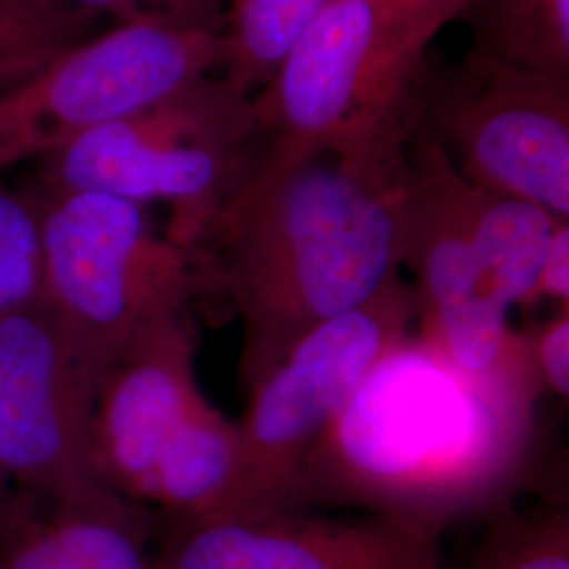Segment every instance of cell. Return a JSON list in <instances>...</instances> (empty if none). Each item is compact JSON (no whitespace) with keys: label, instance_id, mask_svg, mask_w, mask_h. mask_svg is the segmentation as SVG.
I'll list each match as a JSON object with an SVG mask.
<instances>
[{"label":"cell","instance_id":"cell-24","mask_svg":"<svg viewBox=\"0 0 569 569\" xmlns=\"http://www.w3.org/2000/svg\"><path fill=\"white\" fill-rule=\"evenodd\" d=\"M540 298L569 308V222H561L555 230L540 274Z\"/></svg>","mask_w":569,"mask_h":569},{"label":"cell","instance_id":"cell-4","mask_svg":"<svg viewBox=\"0 0 569 569\" xmlns=\"http://www.w3.org/2000/svg\"><path fill=\"white\" fill-rule=\"evenodd\" d=\"M34 199L39 300L100 378L143 331L199 298L194 251L157 234L143 204L49 188Z\"/></svg>","mask_w":569,"mask_h":569},{"label":"cell","instance_id":"cell-16","mask_svg":"<svg viewBox=\"0 0 569 569\" xmlns=\"http://www.w3.org/2000/svg\"><path fill=\"white\" fill-rule=\"evenodd\" d=\"M460 20L496 60L569 79V0H470Z\"/></svg>","mask_w":569,"mask_h":569},{"label":"cell","instance_id":"cell-8","mask_svg":"<svg viewBox=\"0 0 569 569\" xmlns=\"http://www.w3.org/2000/svg\"><path fill=\"white\" fill-rule=\"evenodd\" d=\"M222 30L121 21L0 91V169L47 159L82 133L119 121L224 70Z\"/></svg>","mask_w":569,"mask_h":569},{"label":"cell","instance_id":"cell-19","mask_svg":"<svg viewBox=\"0 0 569 569\" xmlns=\"http://www.w3.org/2000/svg\"><path fill=\"white\" fill-rule=\"evenodd\" d=\"M93 16L61 0H0V91L89 39Z\"/></svg>","mask_w":569,"mask_h":569},{"label":"cell","instance_id":"cell-21","mask_svg":"<svg viewBox=\"0 0 569 569\" xmlns=\"http://www.w3.org/2000/svg\"><path fill=\"white\" fill-rule=\"evenodd\" d=\"M91 16L112 13L121 21H163L192 28H224L230 0H61Z\"/></svg>","mask_w":569,"mask_h":569},{"label":"cell","instance_id":"cell-17","mask_svg":"<svg viewBox=\"0 0 569 569\" xmlns=\"http://www.w3.org/2000/svg\"><path fill=\"white\" fill-rule=\"evenodd\" d=\"M326 4L327 0H230L222 28V74L251 96L260 91L289 44Z\"/></svg>","mask_w":569,"mask_h":569},{"label":"cell","instance_id":"cell-15","mask_svg":"<svg viewBox=\"0 0 569 569\" xmlns=\"http://www.w3.org/2000/svg\"><path fill=\"white\" fill-rule=\"evenodd\" d=\"M460 203L472 251L493 293L510 310L538 302L555 230L569 220H557L538 204L470 186L465 178Z\"/></svg>","mask_w":569,"mask_h":569},{"label":"cell","instance_id":"cell-20","mask_svg":"<svg viewBox=\"0 0 569 569\" xmlns=\"http://www.w3.org/2000/svg\"><path fill=\"white\" fill-rule=\"evenodd\" d=\"M41 293L39 207L30 194L0 186V312Z\"/></svg>","mask_w":569,"mask_h":569},{"label":"cell","instance_id":"cell-9","mask_svg":"<svg viewBox=\"0 0 569 569\" xmlns=\"http://www.w3.org/2000/svg\"><path fill=\"white\" fill-rule=\"evenodd\" d=\"M406 274L366 305L315 327L247 388L237 420L243 443L244 512L296 509L291 489L306 453L388 348L413 333Z\"/></svg>","mask_w":569,"mask_h":569},{"label":"cell","instance_id":"cell-10","mask_svg":"<svg viewBox=\"0 0 569 569\" xmlns=\"http://www.w3.org/2000/svg\"><path fill=\"white\" fill-rule=\"evenodd\" d=\"M100 380L39 298L0 312V465L41 507L114 498L91 465Z\"/></svg>","mask_w":569,"mask_h":569},{"label":"cell","instance_id":"cell-26","mask_svg":"<svg viewBox=\"0 0 569 569\" xmlns=\"http://www.w3.org/2000/svg\"><path fill=\"white\" fill-rule=\"evenodd\" d=\"M443 569H458V568H453V566H449V563H446V568Z\"/></svg>","mask_w":569,"mask_h":569},{"label":"cell","instance_id":"cell-22","mask_svg":"<svg viewBox=\"0 0 569 569\" xmlns=\"http://www.w3.org/2000/svg\"><path fill=\"white\" fill-rule=\"evenodd\" d=\"M380 4L392 34L411 51L427 53L432 39L460 20L470 0H380Z\"/></svg>","mask_w":569,"mask_h":569},{"label":"cell","instance_id":"cell-7","mask_svg":"<svg viewBox=\"0 0 569 569\" xmlns=\"http://www.w3.org/2000/svg\"><path fill=\"white\" fill-rule=\"evenodd\" d=\"M418 121L470 186L569 220V79L470 47L428 66Z\"/></svg>","mask_w":569,"mask_h":569},{"label":"cell","instance_id":"cell-13","mask_svg":"<svg viewBox=\"0 0 569 569\" xmlns=\"http://www.w3.org/2000/svg\"><path fill=\"white\" fill-rule=\"evenodd\" d=\"M146 509L119 496L84 507L28 500L0 536V569H152Z\"/></svg>","mask_w":569,"mask_h":569},{"label":"cell","instance_id":"cell-5","mask_svg":"<svg viewBox=\"0 0 569 569\" xmlns=\"http://www.w3.org/2000/svg\"><path fill=\"white\" fill-rule=\"evenodd\" d=\"M427 61L392 34L380 0H327L253 93L260 133L342 150L407 143Z\"/></svg>","mask_w":569,"mask_h":569},{"label":"cell","instance_id":"cell-6","mask_svg":"<svg viewBox=\"0 0 569 569\" xmlns=\"http://www.w3.org/2000/svg\"><path fill=\"white\" fill-rule=\"evenodd\" d=\"M462 178L420 124L407 143L403 272L416 338L472 382L536 418L545 395L526 333L481 272L460 203Z\"/></svg>","mask_w":569,"mask_h":569},{"label":"cell","instance_id":"cell-12","mask_svg":"<svg viewBox=\"0 0 569 569\" xmlns=\"http://www.w3.org/2000/svg\"><path fill=\"white\" fill-rule=\"evenodd\" d=\"M201 397L194 340L183 315L143 331L103 371L96 395L91 465L103 488L148 507L164 441Z\"/></svg>","mask_w":569,"mask_h":569},{"label":"cell","instance_id":"cell-14","mask_svg":"<svg viewBox=\"0 0 569 569\" xmlns=\"http://www.w3.org/2000/svg\"><path fill=\"white\" fill-rule=\"evenodd\" d=\"M148 507L159 510L167 529L243 515L239 425L204 395L164 441L152 472Z\"/></svg>","mask_w":569,"mask_h":569},{"label":"cell","instance_id":"cell-23","mask_svg":"<svg viewBox=\"0 0 569 569\" xmlns=\"http://www.w3.org/2000/svg\"><path fill=\"white\" fill-rule=\"evenodd\" d=\"M531 363L540 387L557 399L569 397V308H559L550 319L526 333Z\"/></svg>","mask_w":569,"mask_h":569},{"label":"cell","instance_id":"cell-2","mask_svg":"<svg viewBox=\"0 0 569 569\" xmlns=\"http://www.w3.org/2000/svg\"><path fill=\"white\" fill-rule=\"evenodd\" d=\"M536 418L449 366L416 333L388 348L298 468L296 509L449 528L515 502Z\"/></svg>","mask_w":569,"mask_h":569},{"label":"cell","instance_id":"cell-1","mask_svg":"<svg viewBox=\"0 0 569 569\" xmlns=\"http://www.w3.org/2000/svg\"><path fill=\"white\" fill-rule=\"evenodd\" d=\"M407 143L268 140L204 226L192 247L199 298L241 321L244 390L308 331L406 274Z\"/></svg>","mask_w":569,"mask_h":569},{"label":"cell","instance_id":"cell-11","mask_svg":"<svg viewBox=\"0 0 569 569\" xmlns=\"http://www.w3.org/2000/svg\"><path fill=\"white\" fill-rule=\"evenodd\" d=\"M443 536L369 512L266 510L167 529L152 569H443Z\"/></svg>","mask_w":569,"mask_h":569},{"label":"cell","instance_id":"cell-25","mask_svg":"<svg viewBox=\"0 0 569 569\" xmlns=\"http://www.w3.org/2000/svg\"><path fill=\"white\" fill-rule=\"evenodd\" d=\"M30 496L21 493L20 489L11 483L4 468L0 465V536L13 523V519L20 515L28 505Z\"/></svg>","mask_w":569,"mask_h":569},{"label":"cell","instance_id":"cell-3","mask_svg":"<svg viewBox=\"0 0 569 569\" xmlns=\"http://www.w3.org/2000/svg\"><path fill=\"white\" fill-rule=\"evenodd\" d=\"M251 98L224 74L190 82L42 159V188L167 204L164 234L192 249L260 152Z\"/></svg>","mask_w":569,"mask_h":569},{"label":"cell","instance_id":"cell-18","mask_svg":"<svg viewBox=\"0 0 569 569\" xmlns=\"http://www.w3.org/2000/svg\"><path fill=\"white\" fill-rule=\"evenodd\" d=\"M460 569H569V510L559 498L538 507L515 502L483 519Z\"/></svg>","mask_w":569,"mask_h":569}]
</instances>
